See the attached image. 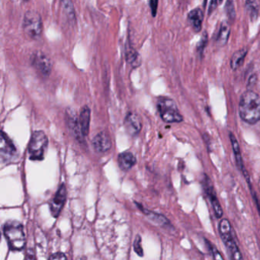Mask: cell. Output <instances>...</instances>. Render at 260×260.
Returning a JSON list of instances; mask_svg holds the SVG:
<instances>
[{
    "mask_svg": "<svg viewBox=\"0 0 260 260\" xmlns=\"http://www.w3.org/2000/svg\"><path fill=\"white\" fill-rule=\"evenodd\" d=\"M239 112L240 118L246 122H258L260 120V95L252 91L245 92L240 98Z\"/></svg>",
    "mask_w": 260,
    "mask_h": 260,
    "instance_id": "1",
    "label": "cell"
},
{
    "mask_svg": "<svg viewBox=\"0 0 260 260\" xmlns=\"http://www.w3.org/2000/svg\"><path fill=\"white\" fill-rule=\"evenodd\" d=\"M4 233L8 241L9 246L13 251H20L25 245V236L23 226L16 220L6 222Z\"/></svg>",
    "mask_w": 260,
    "mask_h": 260,
    "instance_id": "2",
    "label": "cell"
},
{
    "mask_svg": "<svg viewBox=\"0 0 260 260\" xmlns=\"http://www.w3.org/2000/svg\"><path fill=\"white\" fill-rule=\"evenodd\" d=\"M219 233L228 251L230 260H243L241 252L233 236L232 228L229 220L226 219L220 220L219 223Z\"/></svg>",
    "mask_w": 260,
    "mask_h": 260,
    "instance_id": "3",
    "label": "cell"
},
{
    "mask_svg": "<svg viewBox=\"0 0 260 260\" xmlns=\"http://www.w3.org/2000/svg\"><path fill=\"white\" fill-rule=\"evenodd\" d=\"M48 146V139L45 132L36 131L33 132L28 144V154L31 160L40 161L45 157Z\"/></svg>",
    "mask_w": 260,
    "mask_h": 260,
    "instance_id": "4",
    "label": "cell"
},
{
    "mask_svg": "<svg viewBox=\"0 0 260 260\" xmlns=\"http://www.w3.org/2000/svg\"><path fill=\"white\" fill-rule=\"evenodd\" d=\"M22 28L25 34L31 39H39L43 31V23L39 12L28 10L24 16Z\"/></svg>",
    "mask_w": 260,
    "mask_h": 260,
    "instance_id": "5",
    "label": "cell"
},
{
    "mask_svg": "<svg viewBox=\"0 0 260 260\" xmlns=\"http://www.w3.org/2000/svg\"><path fill=\"white\" fill-rule=\"evenodd\" d=\"M157 109L162 121L167 123H179L183 118L179 112L176 103L171 99H159L157 102Z\"/></svg>",
    "mask_w": 260,
    "mask_h": 260,
    "instance_id": "6",
    "label": "cell"
},
{
    "mask_svg": "<svg viewBox=\"0 0 260 260\" xmlns=\"http://www.w3.org/2000/svg\"><path fill=\"white\" fill-rule=\"evenodd\" d=\"M31 64L43 77H48L52 70V63L48 55L42 51H36L31 54Z\"/></svg>",
    "mask_w": 260,
    "mask_h": 260,
    "instance_id": "7",
    "label": "cell"
},
{
    "mask_svg": "<svg viewBox=\"0 0 260 260\" xmlns=\"http://www.w3.org/2000/svg\"><path fill=\"white\" fill-rule=\"evenodd\" d=\"M67 199V189L64 184L60 185L54 199L50 202V210L53 217H57L61 212Z\"/></svg>",
    "mask_w": 260,
    "mask_h": 260,
    "instance_id": "8",
    "label": "cell"
},
{
    "mask_svg": "<svg viewBox=\"0 0 260 260\" xmlns=\"http://www.w3.org/2000/svg\"><path fill=\"white\" fill-rule=\"evenodd\" d=\"M66 119L68 128L74 138L80 142L83 141L85 138L82 134L81 127L79 122V116H77L74 109H67Z\"/></svg>",
    "mask_w": 260,
    "mask_h": 260,
    "instance_id": "9",
    "label": "cell"
},
{
    "mask_svg": "<svg viewBox=\"0 0 260 260\" xmlns=\"http://www.w3.org/2000/svg\"><path fill=\"white\" fill-rule=\"evenodd\" d=\"M16 147L13 141L10 138L6 135L4 132H2L1 135V159L3 162H7L14 157L16 154Z\"/></svg>",
    "mask_w": 260,
    "mask_h": 260,
    "instance_id": "10",
    "label": "cell"
},
{
    "mask_svg": "<svg viewBox=\"0 0 260 260\" xmlns=\"http://www.w3.org/2000/svg\"><path fill=\"white\" fill-rule=\"evenodd\" d=\"M124 127L131 136H137L142 128L141 118L135 112H129L124 119Z\"/></svg>",
    "mask_w": 260,
    "mask_h": 260,
    "instance_id": "11",
    "label": "cell"
},
{
    "mask_svg": "<svg viewBox=\"0 0 260 260\" xmlns=\"http://www.w3.org/2000/svg\"><path fill=\"white\" fill-rule=\"evenodd\" d=\"M92 144L95 151L98 153H106L112 147V141L106 132H101L94 137Z\"/></svg>",
    "mask_w": 260,
    "mask_h": 260,
    "instance_id": "12",
    "label": "cell"
},
{
    "mask_svg": "<svg viewBox=\"0 0 260 260\" xmlns=\"http://www.w3.org/2000/svg\"><path fill=\"white\" fill-rule=\"evenodd\" d=\"M230 139H231V144H232L233 150H234V155H235L237 167H238L239 170L242 172L244 177L246 178V182L249 184V188H250L251 191H252L250 179H249V174H248L247 171H246L244 165H243V158H242L241 151H240L238 141H237V138L234 136V134L231 133V132L230 133Z\"/></svg>",
    "mask_w": 260,
    "mask_h": 260,
    "instance_id": "13",
    "label": "cell"
},
{
    "mask_svg": "<svg viewBox=\"0 0 260 260\" xmlns=\"http://www.w3.org/2000/svg\"><path fill=\"white\" fill-rule=\"evenodd\" d=\"M204 188H205L207 196H208V199H209L210 202H211L216 217L217 218H220L223 216V209H222L220 202H219L218 199H217L215 190H214V187L210 182L209 179H208L205 181Z\"/></svg>",
    "mask_w": 260,
    "mask_h": 260,
    "instance_id": "14",
    "label": "cell"
},
{
    "mask_svg": "<svg viewBox=\"0 0 260 260\" xmlns=\"http://www.w3.org/2000/svg\"><path fill=\"white\" fill-rule=\"evenodd\" d=\"M91 110L87 106H84L80 110L79 115V122L81 127L82 134L86 138L89 135V125H90Z\"/></svg>",
    "mask_w": 260,
    "mask_h": 260,
    "instance_id": "15",
    "label": "cell"
},
{
    "mask_svg": "<svg viewBox=\"0 0 260 260\" xmlns=\"http://www.w3.org/2000/svg\"><path fill=\"white\" fill-rule=\"evenodd\" d=\"M203 19V12L199 8L194 9L188 15V23L196 32H199L202 29Z\"/></svg>",
    "mask_w": 260,
    "mask_h": 260,
    "instance_id": "16",
    "label": "cell"
},
{
    "mask_svg": "<svg viewBox=\"0 0 260 260\" xmlns=\"http://www.w3.org/2000/svg\"><path fill=\"white\" fill-rule=\"evenodd\" d=\"M137 159L135 155L129 151L120 153L118 158V166L123 171H128L136 164Z\"/></svg>",
    "mask_w": 260,
    "mask_h": 260,
    "instance_id": "17",
    "label": "cell"
},
{
    "mask_svg": "<svg viewBox=\"0 0 260 260\" xmlns=\"http://www.w3.org/2000/svg\"><path fill=\"white\" fill-rule=\"evenodd\" d=\"M247 50L246 48L238 50L233 54L232 58L231 60V67L234 71L238 69L244 61L245 57H246Z\"/></svg>",
    "mask_w": 260,
    "mask_h": 260,
    "instance_id": "18",
    "label": "cell"
},
{
    "mask_svg": "<svg viewBox=\"0 0 260 260\" xmlns=\"http://www.w3.org/2000/svg\"><path fill=\"white\" fill-rule=\"evenodd\" d=\"M230 25L226 22H223L220 25L218 35L217 36V45L223 46L226 45L230 36Z\"/></svg>",
    "mask_w": 260,
    "mask_h": 260,
    "instance_id": "19",
    "label": "cell"
},
{
    "mask_svg": "<svg viewBox=\"0 0 260 260\" xmlns=\"http://www.w3.org/2000/svg\"><path fill=\"white\" fill-rule=\"evenodd\" d=\"M126 59H127L129 64L132 65L133 68H138L141 63L139 54L133 48H127V52H126Z\"/></svg>",
    "mask_w": 260,
    "mask_h": 260,
    "instance_id": "20",
    "label": "cell"
},
{
    "mask_svg": "<svg viewBox=\"0 0 260 260\" xmlns=\"http://www.w3.org/2000/svg\"><path fill=\"white\" fill-rule=\"evenodd\" d=\"M62 9L65 16L68 18L70 22H74L75 20V10H74V4L71 1H63L61 3Z\"/></svg>",
    "mask_w": 260,
    "mask_h": 260,
    "instance_id": "21",
    "label": "cell"
},
{
    "mask_svg": "<svg viewBox=\"0 0 260 260\" xmlns=\"http://www.w3.org/2000/svg\"><path fill=\"white\" fill-rule=\"evenodd\" d=\"M146 215L148 216V217H150L152 220L153 221L156 222L157 223H159V224H168L169 221L166 217H164V216L159 215L158 214H155V213L150 212V211H145Z\"/></svg>",
    "mask_w": 260,
    "mask_h": 260,
    "instance_id": "22",
    "label": "cell"
},
{
    "mask_svg": "<svg viewBox=\"0 0 260 260\" xmlns=\"http://www.w3.org/2000/svg\"><path fill=\"white\" fill-rule=\"evenodd\" d=\"M134 249H135L136 253L142 256L143 249L142 246H141V237L139 235L137 236L136 238H135V243H134Z\"/></svg>",
    "mask_w": 260,
    "mask_h": 260,
    "instance_id": "23",
    "label": "cell"
},
{
    "mask_svg": "<svg viewBox=\"0 0 260 260\" xmlns=\"http://www.w3.org/2000/svg\"><path fill=\"white\" fill-rule=\"evenodd\" d=\"M207 243L210 246V250H211V253H212L214 260H224L220 252L217 250V249H216L215 246H213L209 242H207Z\"/></svg>",
    "mask_w": 260,
    "mask_h": 260,
    "instance_id": "24",
    "label": "cell"
},
{
    "mask_svg": "<svg viewBox=\"0 0 260 260\" xmlns=\"http://www.w3.org/2000/svg\"><path fill=\"white\" fill-rule=\"evenodd\" d=\"M49 260H68V258L62 252H57V253L52 254Z\"/></svg>",
    "mask_w": 260,
    "mask_h": 260,
    "instance_id": "25",
    "label": "cell"
},
{
    "mask_svg": "<svg viewBox=\"0 0 260 260\" xmlns=\"http://www.w3.org/2000/svg\"><path fill=\"white\" fill-rule=\"evenodd\" d=\"M157 1H150V9H151L152 15H153V16H156V10H157Z\"/></svg>",
    "mask_w": 260,
    "mask_h": 260,
    "instance_id": "26",
    "label": "cell"
},
{
    "mask_svg": "<svg viewBox=\"0 0 260 260\" xmlns=\"http://www.w3.org/2000/svg\"><path fill=\"white\" fill-rule=\"evenodd\" d=\"M217 3L214 2V1H213V2L211 3V6H210V9H209V13H211V12L213 11V10H214V9L217 7Z\"/></svg>",
    "mask_w": 260,
    "mask_h": 260,
    "instance_id": "27",
    "label": "cell"
}]
</instances>
